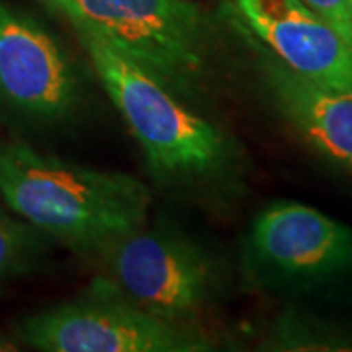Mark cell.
Instances as JSON below:
<instances>
[{
  "label": "cell",
  "instance_id": "1",
  "mask_svg": "<svg viewBox=\"0 0 352 352\" xmlns=\"http://www.w3.org/2000/svg\"><path fill=\"white\" fill-rule=\"evenodd\" d=\"M0 198L41 235L98 251L145 227L151 208L135 176L67 163L25 143L0 147Z\"/></svg>",
  "mask_w": 352,
  "mask_h": 352
},
{
  "label": "cell",
  "instance_id": "2",
  "mask_svg": "<svg viewBox=\"0 0 352 352\" xmlns=\"http://www.w3.org/2000/svg\"><path fill=\"white\" fill-rule=\"evenodd\" d=\"M113 106L147 161L173 180H212L237 163L235 145L168 87L102 39L75 30Z\"/></svg>",
  "mask_w": 352,
  "mask_h": 352
},
{
  "label": "cell",
  "instance_id": "3",
  "mask_svg": "<svg viewBox=\"0 0 352 352\" xmlns=\"http://www.w3.org/2000/svg\"><path fill=\"white\" fill-rule=\"evenodd\" d=\"M75 30L92 34L126 59L190 96L212 55L208 14L192 0H41Z\"/></svg>",
  "mask_w": 352,
  "mask_h": 352
},
{
  "label": "cell",
  "instance_id": "4",
  "mask_svg": "<svg viewBox=\"0 0 352 352\" xmlns=\"http://www.w3.org/2000/svg\"><path fill=\"white\" fill-rule=\"evenodd\" d=\"M108 286L159 319L182 325L217 294L215 263L192 241L143 227L102 247Z\"/></svg>",
  "mask_w": 352,
  "mask_h": 352
},
{
  "label": "cell",
  "instance_id": "5",
  "mask_svg": "<svg viewBox=\"0 0 352 352\" xmlns=\"http://www.w3.org/2000/svg\"><path fill=\"white\" fill-rule=\"evenodd\" d=\"M247 261L266 288L307 294L352 282V227L298 201L256 215Z\"/></svg>",
  "mask_w": 352,
  "mask_h": 352
},
{
  "label": "cell",
  "instance_id": "6",
  "mask_svg": "<svg viewBox=\"0 0 352 352\" xmlns=\"http://www.w3.org/2000/svg\"><path fill=\"white\" fill-rule=\"evenodd\" d=\"M20 337L43 352H204L196 331L159 319L127 302L106 282L90 296L28 317Z\"/></svg>",
  "mask_w": 352,
  "mask_h": 352
},
{
  "label": "cell",
  "instance_id": "7",
  "mask_svg": "<svg viewBox=\"0 0 352 352\" xmlns=\"http://www.w3.org/2000/svg\"><path fill=\"white\" fill-rule=\"evenodd\" d=\"M76 75L67 53L30 16L0 0V100L32 120H61L75 108Z\"/></svg>",
  "mask_w": 352,
  "mask_h": 352
},
{
  "label": "cell",
  "instance_id": "8",
  "mask_svg": "<svg viewBox=\"0 0 352 352\" xmlns=\"http://www.w3.org/2000/svg\"><path fill=\"white\" fill-rule=\"evenodd\" d=\"M235 18L298 75L352 94V51L303 0H235Z\"/></svg>",
  "mask_w": 352,
  "mask_h": 352
},
{
  "label": "cell",
  "instance_id": "9",
  "mask_svg": "<svg viewBox=\"0 0 352 352\" xmlns=\"http://www.w3.org/2000/svg\"><path fill=\"white\" fill-rule=\"evenodd\" d=\"M233 25L252 47L261 78L278 112L317 155L352 175V94L298 75L252 38L237 18Z\"/></svg>",
  "mask_w": 352,
  "mask_h": 352
},
{
  "label": "cell",
  "instance_id": "10",
  "mask_svg": "<svg viewBox=\"0 0 352 352\" xmlns=\"http://www.w3.org/2000/svg\"><path fill=\"white\" fill-rule=\"evenodd\" d=\"M276 349L305 351H352V333L339 325H329L321 319H305L302 315H288L276 329Z\"/></svg>",
  "mask_w": 352,
  "mask_h": 352
},
{
  "label": "cell",
  "instance_id": "11",
  "mask_svg": "<svg viewBox=\"0 0 352 352\" xmlns=\"http://www.w3.org/2000/svg\"><path fill=\"white\" fill-rule=\"evenodd\" d=\"M36 227L16 219L0 204V280L20 274L34 261L39 249Z\"/></svg>",
  "mask_w": 352,
  "mask_h": 352
},
{
  "label": "cell",
  "instance_id": "12",
  "mask_svg": "<svg viewBox=\"0 0 352 352\" xmlns=\"http://www.w3.org/2000/svg\"><path fill=\"white\" fill-rule=\"evenodd\" d=\"M352 51V0H303Z\"/></svg>",
  "mask_w": 352,
  "mask_h": 352
}]
</instances>
